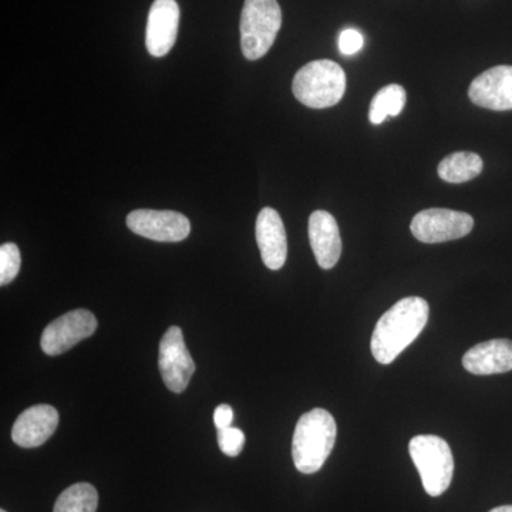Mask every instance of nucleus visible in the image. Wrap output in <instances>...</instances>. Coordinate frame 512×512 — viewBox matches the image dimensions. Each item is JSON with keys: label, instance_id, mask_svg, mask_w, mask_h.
<instances>
[{"label": "nucleus", "instance_id": "a211bd4d", "mask_svg": "<svg viewBox=\"0 0 512 512\" xmlns=\"http://www.w3.org/2000/svg\"><path fill=\"white\" fill-rule=\"evenodd\" d=\"M99 494L89 483H77L59 495L53 512H97Z\"/></svg>", "mask_w": 512, "mask_h": 512}, {"label": "nucleus", "instance_id": "9d476101", "mask_svg": "<svg viewBox=\"0 0 512 512\" xmlns=\"http://www.w3.org/2000/svg\"><path fill=\"white\" fill-rule=\"evenodd\" d=\"M180 25V6L175 0H156L148 13L146 46L154 57L167 56L173 49Z\"/></svg>", "mask_w": 512, "mask_h": 512}, {"label": "nucleus", "instance_id": "f03ea898", "mask_svg": "<svg viewBox=\"0 0 512 512\" xmlns=\"http://www.w3.org/2000/svg\"><path fill=\"white\" fill-rule=\"evenodd\" d=\"M338 427L332 414L325 409H313L303 414L295 427L292 457L296 470L302 474L318 473L335 447Z\"/></svg>", "mask_w": 512, "mask_h": 512}, {"label": "nucleus", "instance_id": "ddd939ff", "mask_svg": "<svg viewBox=\"0 0 512 512\" xmlns=\"http://www.w3.org/2000/svg\"><path fill=\"white\" fill-rule=\"evenodd\" d=\"M59 426L55 407L37 404L25 410L13 424L12 440L19 447L36 448L45 444Z\"/></svg>", "mask_w": 512, "mask_h": 512}, {"label": "nucleus", "instance_id": "f8f14e48", "mask_svg": "<svg viewBox=\"0 0 512 512\" xmlns=\"http://www.w3.org/2000/svg\"><path fill=\"white\" fill-rule=\"evenodd\" d=\"M255 234L266 268L279 271L288 256V239L281 215L274 208L261 210L256 218Z\"/></svg>", "mask_w": 512, "mask_h": 512}, {"label": "nucleus", "instance_id": "0eeeda50", "mask_svg": "<svg viewBox=\"0 0 512 512\" xmlns=\"http://www.w3.org/2000/svg\"><path fill=\"white\" fill-rule=\"evenodd\" d=\"M158 367L168 390L183 393L195 372V362L185 346L183 330L171 326L164 333L158 350Z\"/></svg>", "mask_w": 512, "mask_h": 512}, {"label": "nucleus", "instance_id": "7ed1b4c3", "mask_svg": "<svg viewBox=\"0 0 512 512\" xmlns=\"http://www.w3.org/2000/svg\"><path fill=\"white\" fill-rule=\"evenodd\" d=\"M292 90L296 99L311 109L336 106L345 96V70L332 60H315L296 73Z\"/></svg>", "mask_w": 512, "mask_h": 512}, {"label": "nucleus", "instance_id": "aec40b11", "mask_svg": "<svg viewBox=\"0 0 512 512\" xmlns=\"http://www.w3.org/2000/svg\"><path fill=\"white\" fill-rule=\"evenodd\" d=\"M218 444H220V450L225 456L237 457L244 450V431L232 426L228 429L218 430Z\"/></svg>", "mask_w": 512, "mask_h": 512}, {"label": "nucleus", "instance_id": "f257e3e1", "mask_svg": "<svg viewBox=\"0 0 512 512\" xmlns=\"http://www.w3.org/2000/svg\"><path fill=\"white\" fill-rule=\"evenodd\" d=\"M430 306L420 296H409L383 313L373 330V356L380 365H390L419 338L429 322Z\"/></svg>", "mask_w": 512, "mask_h": 512}, {"label": "nucleus", "instance_id": "9b49d317", "mask_svg": "<svg viewBox=\"0 0 512 512\" xmlns=\"http://www.w3.org/2000/svg\"><path fill=\"white\" fill-rule=\"evenodd\" d=\"M468 97L483 109L512 110V66H495L485 70L471 83Z\"/></svg>", "mask_w": 512, "mask_h": 512}, {"label": "nucleus", "instance_id": "39448f33", "mask_svg": "<svg viewBox=\"0 0 512 512\" xmlns=\"http://www.w3.org/2000/svg\"><path fill=\"white\" fill-rule=\"evenodd\" d=\"M282 26V10L276 0H245L241 15V47L248 60L264 57Z\"/></svg>", "mask_w": 512, "mask_h": 512}, {"label": "nucleus", "instance_id": "dca6fc26", "mask_svg": "<svg viewBox=\"0 0 512 512\" xmlns=\"http://www.w3.org/2000/svg\"><path fill=\"white\" fill-rule=\"evenodd\" d=\"M484 163L476 153L458 151L444 158L439 164L441 180L450 184L467 183L474 180L483 171Z\"/></svg>", "mask_w": 512, "mask_h": 512}, {"label": "nucleus", "instance_id": "20e7f679", "mask_svg": "<svg viewBox=\"0 0 512 512\" xmlns=\"http://www.w3.org/2000/svg\"><path fill=\"white\" fill-rule=\"evenodd\" d=\"M409 451L426 493L431 497L446 493L454 474L453 453L447 441L433 434H423L413 437Z\"/></svg>", "mask_w": 512, "mask_h": 512}, {"label": "nucleus", "instance_id": "1a4fd4ad", "mask_svg": "<svg viewBox=\"0 0 512 512\" xmlns=\"http://www.w3.org/2000/svg\"><path fill=\"white\" fill-rule=\"evenodd\" d=\"M127 227L157 242H181L191 232L188 218L175 211L136 210L128 214Z\"/></svg>", "mask_w": 512, "mask_h": 512}, {"label": "nucleus", "instance_id": "2eb2a0df", "mask_svg": "<svg viewBox=\"0 0 512 512\" xmlns=\"http://www.w3.org/2000/svg\"><path fill=\"white\" fill-rule=\"evenodd\" d=\"M467 372L477 376L501 375L512 370V340L493 339L478 343L463 357Z\"/></svg>", "mask_w": 512, "mask_h": 512}, {"label": "nucleus", "instance_id": "6e6552de", "mask_svg": "<svg viewBox=\"0 0 512 512\" xmlns=\"http://www.w3.org/2000/svg\"><path fill=\"white\" fill-rule=\"evenodd\" d=\"M97 330V319L87 309H76L53 320L43 330L40 346L49 356H59L90 338Z\"/></svg>", "mask_w": 512, "mask_h": 512}, {"label": "nucleus", "instance_id": "6ab92c4d", "mask_svg": "<svg viewBox=\"0 0 512 512\" xmlns=\"http://www.w3.org/2000/svg\"><path fill=\"white\" fill-rule=\"evenodd\" d=\"M20 271V251L18 245L6 242L0 247V285L10 284Z\"/></svg>", "mask_w": 512, "mask_h": 512}, {"label": "nucleus", "instance_id": "b1692460", "mask_svg": "<svg viewBox=\"0 0 512 512\" xmlns=\"http://www.w3.org/2000/svg\"><path fill=\"white\" fill-rule=\"evenodd\" d=\"M0 512H6V511H5V510H2V511H0Z\"/></svg>", "mask_w": 512, "mask_h": 512}, {"label": "nucleus", "instance_id": "4be33fe9", "mask_svg": "<svg viewBox=\"0 0 512 512\" xmlns=\"http://www.w3.org/2000/svg\"><path fill=\"white\" fill-rule=\"evenodd\" d=\"M232 421H234V410H232L231 406L221 404V406L215 409L214 424L218 430L228 429V427L232 426Z\"/></svg>", "mask_w": 512, "mask_h": 512}, {"label": "nucleus", "instance_id": "412c9836", "mask_svg": "<svg viewBox=\"0 0 512 512\" xmlns=\"http://www.w3.org/2000/svg\"><path fill=\"white\" fill-rule=\"evenodd\" d=\"M363 43H365V39H363V35L359 30L346 29L340 33L339 50L343 56L356 55V53L363 49Z\"/></svg>", "mask_w": 512, "mask_h": 512}, {"label": "nucleus", "instance_id": "5701e85b", "mask_svg": "<svg viewBox=\"0 0 512 512\" xmlns=\"http://www.w3.org/2000/svg\"><path fill=\"white\" fill-rule=\"evenodd\" d=\"M490 512H512V505H501V507L494 508Z\"/></svg>", "mask_w": 512, "mask_h": 512}, {"label": "nucleus", "instance_id": "4468645a", "mask_svg": "<svg viewBox=\"0 0 512 512\" xmlns=\"http://www.w3.org/2000/svg\"><path fill=\"white\" fill-rule=\"evenodd\" d=\"M309 241L322 269H332L342 255L338 222L326 211H315L309 218Z\"/></svg>", "mask_w": 512, "mask_h": 512}, {"label": "nucleus", "instance_id": "f3484780", "mask_svg": "<svg viewBox=\"0 0 512 512\" xmlns=\"http://www.w3.org/2000/svg\"><path fill=\"white\" fill-rule=\"evenodd\" d=\"M407 94L399 84H389L383 87L370 103V123L379 126L387 117H397L406 106Z\"/></svg>", "mask_w": 512, "mask_h": 512}, {"label": "nucleus", "instance_id": "423d86ee", "mask_svg": "<svg viewBox=\"0 0 512 512\" xmlns=\"http://www.w3.org/2000/svg\"><path fill=\"white\" fill-rule=\"evenodd\" d=\"M474 228V220L466 212L446 210V208H430L414 215L412 225L413 237L424 244H441L454 241L470 234Z\"/></svg>", "mask_w": 512, "mask_h": 512}]
</instances>
